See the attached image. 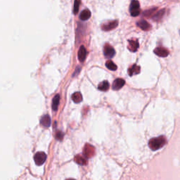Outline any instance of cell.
Instances as JSON below:
<instances>
[{
	"label": "cell",
	"mask_w": 180,
	"mask_h": 180,
	"mask_svg": "<svg viewBox=\"0 0 180 180\" xmlns=\"http://www.w3.org/2000/svg\"><path fill=\"white\" fill-rule=\"evenodd\" d=\"M87 57V50L84 46H81L78 51V58L80 62H83Z\"/></svg>",
	"instance_id": "8fae6325"
},
{
	"label": "cell",
	"mask_w": 180,
	"mask_h": 180,
	"mask_svg": "<svg viewBox=\"0 0 180 180\" xmlns=\"http://www.w3.org/2000/svg\"><path fill=\"white\" fill-rule=\"evenodd\" d=\"M66 180H75V179H66Z\"/></svg>",
	"instance_id": "cb8c5ba5"
},
{
	"label": "cell",
	"mask_w": 180,
	"mask_h": 180,
	"mask_svg": "<svg viewBox=\"0 0 180 180\" xmlns=\"http://www.w3.org/2000/svg\"><path fill=\"white\" fill-rule=\"evenodd\" d=\"M72 99L75 103H79L82 101V95L79 92H75L72 95Z\"/></svg>",
	"instance_id": "e0dca14e"
},
{
	"label": "cell",
	"mask_w": 180,
	"mask_h": 180,
	"mask_svg": "<svg viewBox=\"0 0 180 180\" xmlns=\"http://www.w3.org/2000/svg\"><path fill=\"white\" fill-rule=\"evenodd\" d=\"M118 21H109L106 23H104L103 25H102L101 28L104 31H109V30H112L116 28L118 26Z\"/></svg>",
	"instance_id": "5b68a950"
},
{
	"label": "cell",
	"mask_w": 180,
	"mask_h": 180,
	"mask_svg": "<svg viewBox=\"0 0 180 180\" xmlns=\"http://www.w3.org/2000/svg\"><path fill=\"white\" fill-rule=\"evenodd\" d=\"M166 143V139L163 136H160L158 137H155L151 139L149 142V146L150 149L153 151H156L163 147Z\"/></svg>",
	"instance_id": "6da1fadb"
},
{
	"label": "cell",
	"mask_w": 180,
	"mask_h": 180,
	"mask_svg": "<svg viewBox=\"0 0 180 180\" xmlns=\"http://www.w3.org/2000/svg\"><path fill=\"white\" fill-rule=\"evenodd\" d=\"M106 66L107 68L111 70H117V66L111 61H107L106 63Z\"/></svg>",
	"instance_id": "44dd1931"
},
{
	"label": "cell",
	"mask_w": 180,
	"mask_h": 180,
	"mask_svg": "<svg viewBox=\"0 0 180 180\" xmlns=\"http://www.w3.org/2000/svg\"><path fill=\"white\" fill-rule=\"evenodd\" d=\"M56 137L57 139H59V140H61L64 137V134H63L61 132H57L56 134Z\"/></svg>",
	"instance_id": "603a6c76"
},
{
	"label": "cell",
	"mask_w": 180,
	"mask_h": 180,
	"mask_svg": "<svg viewBox=\"0 0 180 180\" xmlns=\"http://www.w3.org/2000/svg\"><path fill=\"white\" fill-rule=\"evenodd\" d=\"M103 53H104V56L106 58H111L115 56L116 51H115V49L112 47L111 45L106 44L104 47V49H103Z\"/></svg>",
	"instance_id": "8992f818"
},
{
	"label": "cell",
	"mask_w": 180,
	"mask_h": 180,
	"mask_svg": "<svg viewBox=\"0 0 180 180\" xmlns=\"http://www.w3.org/2000/svg\"><path fill=\"white\" fill-rule=\"evenodd\" d=\"M98 89L101 91H107L109 89V83H108V81H103L101 82L98 86Z\"/></svg>",
	"instance_id": "ac0fdd59"
},
{
	"label": "cell",
	"mask_w": 180,
	"mask_h": 180,
	"mask_svg": "<svg viewBox=\"0 0 180 180\" xmlns=\"http://www.w3.org/2000/svg\"><path fill=\"white\" fill-rule=\"evenodd\" d=\"M125 80L123 79H121V78L116 79V80L113 82V86H112L113 90H120L123 86L125 85Z\"/></svg>",
	"instance_id": "ba28073f"
},
{
	"label": "cell",
	"mask_w": 180,
	"mask_h": 180,
	"mask_svg": "<svg viewBox=\"0 0 180 180\" xmlns=\"http://www.w3.org/2000/svg\"><path fill=\"white\" fill-rule=\"evenodd\" d=\"M165 9H161V10H160L159 11H157V12L153 16V17H152L153 20L155 21H160V19L163 17V15H164V14H165Z\"/></svg>",
	"instance_id": "2e32d148"
},
{
	"label": "cell",
	"mask_w": 180,
	"mask_h": 180,
	"mask_svg": "<svg viewBox=\"0 0 180 180\" xmlns=\"http://www.w3.org/2000/svg\"><path fill=\"white\" fill-rule=\"evenodd\" d=\"M140 70L141 68L139 66L134 64L128 69V74H129V76H132L134 75H137L140 73Z\"/></svg>",
	"instance_id": "4fadbf2b"
},
{
	"label": "cell",
	"mask_w": 180,
	"mask_h": 180,
	"mask_svg": "<svg viewBox=\"0 0 180 180\" xmlns=\"http://www.w3.org/2000/svg\"><path fill=\"white\" fill-rule=\"evenodd\" d=\"M47 159V155L44 152H37L34 156L35 163L37 165H42L44 164Z\"/></svg>",
	"instance_id": "3957f363"
},
{
	"label": "cell",
	"mask_w": 180,
	"mask_h": 180,
	"mask_svg": "<svg viewBox=\"0 0 180 180\" xmlns=\"http://www.w3.org/2000/svg\"><path fill=\"white\" fill-rule=\"evenodd\" d=\"M79 0H75L74 4V14H76L78 13L79 11Z\"/></svg>",
	"instance_id": "7402d4cb"
},
{
	"label": "cell",
	"mask_w": 180,
	"mask_h": 180,
	"mask_svg": "<svg viewBox=\"0 0 180 180\" xmlns=\"http://www.w3.org/2000/svg\"><path fill=\"white\" fill-rule=\"evenodd\" d=\"M95 153V149L93 146L90 145V144H86L85 149H84L83 154L87 158H92Z\"/></svg>",
	"instance_id": "277c9868"
},
{
	"label": "cell",
	"mask_w": 180,
	"mask_h": 180,
	"mask_svg": "<svg viewBox=\"0 0 180 180\" xmlns=\"http://www.w3.org/2000/svg\"><path fill=\"white\" fill-rule=\"evenodd\" d=\"M131 16H137L140 14V9H139V2L137 0H132L129 7Z\"/></svg>",
	"instance_id": "7a4b0ae2"
},
{
	"label": "cell",
	"mask_w": 180,
	"mask_h": 180,
	"mask_svg": "<svg viewBox=\"0 0 180 180\" xmlns=\"http://www.w3.org/2000/svg\"><path fill=\"white\" fill-rule=\"evenodd\" d=\"M75 163H77L79 165H86L87 164V161L82 155H77V156L75 157Z\"/></svg>",
	"instance_id": "d6986e66"
},
{
	"label": "cell",
	"mask_w": 180,
	"mask_h": 180,
	"mask_svg": "<svg viewBox=\"0 0 180 180\" xmlns=\"http://www.w3.org/2000/svg\"><path fill=\"white\" fill-rule=\"evenodd\" d=\"M91 17V12L88 9H85L79 15V18L82 21H87Z\"/></svg>",
	"instance_id": "5bb4252c"
},
{
	"label": "cell",
	"mask_w": 180,
	"mask_h": 180,
	"mask_svg": "<svg viewBox=\"0 0 180 180\" xmlns=\"http://www.w3.org/2000/svg\"><path fill=\"white\" fill-rule=\"evenodd\" d=\"M60 102V96L57 94L53 97L52 100V109L53 111H57L58 104H59Z\"/></svg>",
	"instance_id": "9a60e30c"
},
{
	"label": "cell",
	"mask_w": 180,
	"mask_h": 180,
	"mask_svg": "<svg viewBox=\"0 0 180 180\" xmlns=\"http://www.w3.org/2000/svg\"><path fill=\"white\" fill-rule=\"evenodd\" d=\"M139 42L136 39H133V40H129V44H128V49L132 52H135L139 48Z\"/></svg>",
	"instance_id": "52a82bcc"
},
{
	"label": "cell",
	"mask_w": 180,
	"mask_h": 180,
	"mask_svg": "<svg viewBox=\"0 0 180 180\" xmlns=\"http://www.w3.org/2000/svg\"><path fill=\"white\" fill-rule=\"evenodd\" d=\"M157 10V8H153V9H151L149 10L145 11L143 13V15L144 16H146V17H152L153 14H155V11H156Z\"/></svg>",
	"instance_id": "ffe728a7"
},
{
	"label": "cell",
	"mask_w": 180,
	"mask_h": 180,
	"mask_svg": "<svg viewBox=\"0 0 180 180\" xmlns=\"http://www.w3.org/2000/svg\"><path fill=\"white\" fill-rule=\"evenodd\" d=\"M154 53L160 57H166L169 54V51H168V49L163 47H157L155 49Z\"/></svg>",
	"instance_id": "9c48e42d"
},
{
	"label": "cell",
	"mask_w": 180,
	"mask_h": 180,
	"mask_svg": "<svg viewBox=\"0 0 180 180\" xmlns=\"http://www.w3.org/2000/svg\"><path fill=\"white\" fill-rule=\"evenodd\" d=\"M137 25L139 28H141L143 30H145V31H148V30H151V26L150 24L145 20H141L139 21H138Z\"/></svg>",
	"instance_id": "30bf717a"
},
{
	"label": "cell",
	"mask_w": 180,
	"mask_h": 180,
	"mask_svg": "<svg viewBox=\"0 0 180 180\" xmlns=\"http://www.w3.org/2000/svg\"><path fill=\"white\" fill-rule=\"evenodd\" d=\"M40 123L44 127H49L51 125V118L49 115H45L40 120Z\"/></svg>",
	"instance_id": "7c38bea8"
}]
</instances>
